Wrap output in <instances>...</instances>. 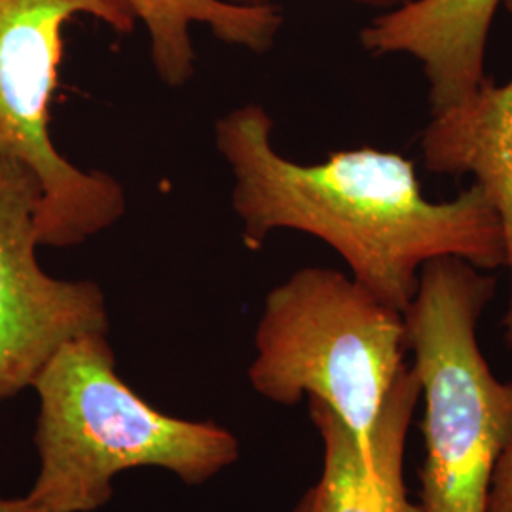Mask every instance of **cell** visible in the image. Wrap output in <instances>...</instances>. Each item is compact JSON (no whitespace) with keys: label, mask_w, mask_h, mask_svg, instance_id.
I'll return each instance as SVG.
<instances>
[{"label":"cell","mask_w":512,"mask_h":512,"mask_svg":"<svg viewBox=\"0 0 512 512\" xmlns=\"http://www.w3.org/2000/svg\"><path fill=\"white\" fill-rule=\"evenodd\" d=\"M272 131V116L255 103L230 110L215 126L249 249H260L275 230L323 239L357 283L401 313L433 258L458 256L482 272L507 266L501 219L480 184L452 202H429L401 154L357 148L323 164H296L275 150Z\"/></svg>","instance_id":"cell-1"},{"label":"cell","mask_w":512,"mask_h":512,"mask_svg":"<svg viewBox=\"0 0 512 512\" xmlns=\"http://www.w3.org/2000/svg\"><path fill=\"white\" fill-rule=\"evenodd\" d=\"M40 401V471L29 497L46 512H92L112 497V478L162 467L203 484L239 458V442L213 421L171 418L116 372L107 334L67 342L33 382Z\"/></svg>","instance_id":"cell-2"},{"label":"cell","mask_w":512,"mask_h":512,"mask_svg":"<svg viewBox=\"0 0 512 512\" xmlns=\"http://www.w3.org/2000/svg\"><path fill=\"white\" fill-rule=\"evenodd\" d=\"M494 275L458 256L421 266L403 311L406 349L420 382L425 459L416 512H488L497 465L512 440V384L478 344Z\"/></svg>","instance_id":"cell-3"},{"label":"cell","mask_w":512,"mask_h":512,"mask_svg":"<svg viewBox=\"0 0 512 512\" xmlns=\"http://www.w3.org/2000/svg\"><path fill=\"white\" fill-rule=\"evenodd\" d=\"M249 380L272 403L327 404L370 458V437L406 363V329L353 277L321 266L272 289L258 321Z\"/></svg>","instance_id":"cell-4"},{"label":"cell","mask_w":512,"mask_h":512,"mask_svg":"<svg viewBox=\"0 0 512 512\" xmlns=\"http://www.w3.org/2000/svg\"><path fill=\"white\" fill-rule=\"evenodd\" d=\"M78 16L118 35L137 27L133 0H0V150L27 165L40 183V245L71 247L101 234L126 213L122 184L82 171L50 137V105L63 59V29Z\"/></svg>","instance_id":"cell-5"},{"label":"cell","mask_w":512,"mask_h":512,"mask_svg":"<svg viewBox=\"0 0 512 512\" xmlns=\"http://www.w3.org/2000/svg\"><path fill=\"white\" fill-rule=\"evenodd\" d=\"M40 202L35 173L0 150V403L33 387L67 342L109 332L97 283L55 279L40 268Z\"/></svg>","instance_id":"cell-6"},{"label":"cell","mask_w":512,"mask_h":512,"mask_svg":"<svg viewBox=\"0 0 512 512\" xmlns=\"http://www.w3.org/2000/svg\"><path fill=\"white\" fill-rule=\"evenodd\" d=\"M420 382L406 366L391 387L370 437V458L327 404L308 399L323 440V475L311 488L313 512H416L404 486L408 429L420 403Z\"/></svg>","instance_id":"cell-7"},{"label":"cell","mask_w":512,"mask_h":512,"mask_svg":"<svg viewBox=\"0 0 512 512\" xmlns=\"http://www.w3.org/2000/svg\"><path fill=\"white\" fill-rule=\"evenodd\" d=\"M501 0H410L361 31L368 54L420 61L433 112L469 97L486 80V42Z\"/></svg>","instance_id":"cell-8"},{"label":"cell","mask_w":512,"mask_h":512,"mask_svg":"<svg viewBox=\"0 0 512 512\" xmlns=\"http://www.w3.org/2000/svg\"><path fill=\"white\" fill-rule=\"evenodd\" d=\"M420 152L427 171L444 177L473 175L494 203L511 275L503 329L512 346V78L501 86L486 78L458 105L433 112L421 133Z\"/></svg>","instance_id":"cell-9"},{"label":"cell","mask_w":512,"mask_h":512,"mask_svg":"<svg viewBox=\"0 0 512 512\" xmlns=\"http://www.w3.org/2000/svg\"><path fill=\"white\" fill-rule=\"evenodd\" d=\"M150 38L156 74L169 88H181L196 73L192 25H207L215 38L255 54L272 48L283 25L279 8L230 0H133Z\"/></svg>","instance_id":"cell-10"},{"label":"cell","mask_w":512,"mask_h":512,"mask_svg":"<svg viewBox=\"0 0 512 512\" xmlns=\"http://www.w3.org/2000/svg\"><path fill=\"white\" fill-rule=\"evenodd\" d=\"M488 512H512V440L497 465Z\"/></svg>","instance_id":"cell-11"},{"label":"cell","mask_w":512,"mask_h":512,"mask_svg":"<svg viewBox=\"0 0 512 512\" xmlns=\"http://www.w3.org/2000/svg\"><path fill=\"white\" fill-rule=\"evenodd\" d=\"M0 512H46L37 503L25 495L18 499H0Z\"/></svg>","instance_id":"cell-12"},{"label":"cell","mask_w":512,"mask_h":512,"mask_svg":"<svg viewBox=\"0 0 512 512\" xmlns=\"http://www.w3.org/2000/svg\"><path fill=\"white\" fill-rule=\"evenodd\" d=\"M230 2L253 6V4H266L268 0H230ZM355 2L368 4V6H378V8H391V10H393V8H399V6H403L406 2H410V0H355Z\"/></svg>","instance_id":"cell-13"},{"label":"cell","mask_w":512,"mask_h":512,"mask_svg":"<svg viewBox=\"0 0 512 512\" xmlns=\"http://www.w3.org/2000/svg\"><path fill=\"white\" fill-rule=\"evenodd\" d=\"M293 512H313V490L311 488L300 497V501L296 503Z\"/></svg>","instance_id":"cell-14"},{"label":"cell","mask_w":512,"mask_h":512,"mask_svg":"<svg viewBox=\"0 0 512 512\" xmlns=\"http://www.w3.org/2000/svg\"><path fill=\"white\" fill-rule=\"evenodd\" d=\"M505 2V8L509 10V12H512V0H503Z\"/></svg>","instance_id":"cell-15"}]
</instances>
